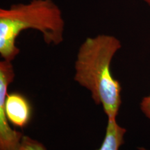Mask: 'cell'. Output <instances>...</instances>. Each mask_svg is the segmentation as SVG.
Instances as JSON below:
<instances>
[{"label": "cell", "instance_id": "1", "mask_svg": "<svg viewBox=\"0 0 150 150\" xmlns=\"http://www.w3.org/2000/svg\"><path fill=\"white\" fill-rule=\"evenodd\" d=\"M121 47L114 35L88 37L79 48L74 63V81L89 91L110 120L116 119L122 104L121 85L110 72L112 60Z\"/></svg>", "mask_w": 150, "mask_h": 150}, {"label": "cell", "instance_id": "2", "mask_svg": "<svg viewBox=\"0 0 150 150\" xmlns=\"http://www.w3.org/2000/svg\"><path fill=\"white\" fill-rule=\"evenodd\" d=\"M37 30L47 45H59L64 40L65 21L53 0H31L0 9V55L13 61L20 53L16 39L24 30Z\"/></svg>", "mask_w": 150, "mask_h": 150}, {"label": "cell", "instance_id": "3", "mask_svg": "<svg viewBox=\"0 0 150 150\" xmlns=\"http://www.w3.org/2000/svg\"><path fill=\"white\" fill-rule=\"evenodd\" d=\"M14 77L12 61L0 62V150H18L24 136L21 132L11 128L4 110L7 90Z\"/></svg>", "mask_w": 150, "mask_h": 150}, {"label": "cell", "instance_id": "4", "mask_svg": "<svg viewBox=\"0 0 150 150\" xmlns=\"http://www.w3.org/2000/svg\"><path fill=\"white\" fill-rule=\"evenodd\" d=\"M4 110L9 122L17 127L24 128L31 119L32 108L29 100L22 94H7Z\"/></svg>", "mask_w": 150, "mask_h": 150}, {"label": "cell", "instance_id": "5", "mask_svg": "<svg viewBox=\"0 0 150 150\" xmlns=\"http://www.w3.org/2000/svg\"><path fill=\"white\" fill-rule=\"evenodd\" d=\"M127 129L118 125L116 119H108L104 138L97 150H120Z\"/></svg>", "mask_w": 150, "mask_h": 150}, {"label": "cell", "instance_id": "6", "mask_svg": "<svg viewBox=\"0 0 150 150\" xmlns=\"http://www.w3.org/2000/svg\"><path fill=\"white\" fill-rule=\"evenodd\" d=\"M18 150H47V149L38 140L24 135Z\"/></svg>", "mask_w": 150, "mask_h": 150}, {"label": "cell", "instance_id": "7", "mask_svg": "<svg viewBox=\"0 0 150 150\" xmlns=\"http://www.w3.org/2000/svg\"><path fill=\"white\" fill-rule=\"evenodd\" d=\"M140 106L144 115L150 120V95L146 96L142 99Z\"/></svg>", "mask_w": 150, "mask_h": 150}, {"label": "cell", "instance_id": "8", "mask_svg": "<svg viewBox=\"0 0 150 150\" xmlns=\"http://www.w3.org/2000/svg\"><path fill=\"white\" fill-rule=\"evenodd\" d=\"M142 1H143L145 3H146L147 4V5H149V6H150V0H142Z\"/></svg>", "mask_w": 150, "mask_h": 150}, {"label": "cell", "instance_id": "9", "mask_svg": "<svg viewBox=\"0 0 150 150\" xmlns=\"http://www.w3.org/2000/svg\"><path fill=\"white\" fill-rule=\"evenodd\" d=\"M141 149V150H146V149H144V148H141V149Z\"/></svg>", "mask_w": 150, "mask_h": 150}]
</instances>
